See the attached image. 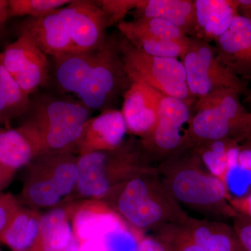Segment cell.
Segmentation results:
<instances>
[{
    "label": "cell",
    "instance_id": "40",
    "mask_svg": "<svg viewBox=\"0 0 251 251\" xmlns=\"http://www.w3.org/2000/svg\"><path fill=\"white\" fill-rule=\"evenodd\" d=\"M0 251H1V249H0Z\"/></svg>",
    "mask_w": 251,
    "mask_h": 251
},
{
    "label": "cell",
    "instance_id": "23",
    "mask_svg": "<svg viewBox=\"0 0 251 251\" xmlns=\"http://www.w3.org/2000/svg\"><path fill=\"white\" fill-rule=\"evenodd\" d=\"M41 214L39 211L21 207L0 233V242L11 251H32L40 233Z\"/></svg>",
    "mask_w": 251,
    "mask_h": 251
},
{
    "label": "cell",
    "instance_id": "37",
    "mask_svg": "<svg viewBox=\"0 0 251 251\" xmlns=\"http://www.w3.org/2000/svg\"><path fill=\"white\" fill-rule=\"evenodd\" d=\"M8 0H0V29L8 20Z\"/></svg>",
    "mask_w": 251,
    "mask_h": 251
},
{
    "label": "cell",
    "instance_id": "2",
    "mask_svg": "<svg viewBox=\"0 0 251 251\" xmlns=\"http://www.w3.org/2000/svg\"><path fill=\"white\" fill-rule=\"evenodd\" d=\"M156 169L165 187L181 207L216 221L231 219L235 214L224 181L208 171L193 148L175 153Z\"/></svg>",
    "mask_w": 251,
    "mask_h": 251
},
{
    "label": "cell",
    "instance_id": "8",
    "mask_svg": "<svg viewBox=\"0 0 251 251\" xmlns=\"http://www.w3.org/2000/svg\"><path fill=\"white\" fill-rule=\"evenodd\" d=\"M132 82L126 71L119 43V33L108 35L78 94V100L91 111L115 109Z\"/></svg>",
    "mask_w": 251,
    "mask_h": 251
},
{
    "label": "cell",
    "instance_id": "18",
    "mask_svg": "<svg viewBox=\"0 0 251 251\" xmlns=\"http://www.w3.org/2000/svg\"><path fill=\"white\" fill-rule=\"evenodd\" d=\"M73 232L82 244L98 237L120 219L103 201L85 200L68 203Z\"/></svg>",
    "mask_w": 251,
    "mask_h": 251
},
{
    "label": "cell",
    "instance_id": "7",
    "mask_svg": "<svg viewBox=\"0 0 251 251\" xmlns=\"http://www.w3.org/2000/svg\"><path fill=\"white\" fill-rule=\"evenodd\" d=\"M240 95L233 89L220 88L196 100L190 126L191 148L227 138L238 141L250 114L241 103Z\"/></svg>",
    "mask_w": 251,
    "mask_h": 251
},
{
    "label": "cell",
    "instance_id": "20",
    "mask_svg": "<svg viewBox=\"0 0 251 251\" xmlns=\"http://www.w3.org/2000/svg\"><path fill=\"white\" fill-rule=\"evenodd\" d=\"M137 18H161L179 27L186 35L196 37L194 1L138 0L133 11Z\"/></svg>",
    "mask_w": 251,
    "mask_h": 251
},
{
    "label": "cell",
    "instance_id": "12",
    "mask_svg": "<svg viewBox=\"0 0 251 251\" xmlns=\"http://www.w3.org/2000/svg\"><path fill=\"white\" fill-rule=\"evenodd\" d=\"M186 72L188 90L197 100L220 88H231L248 94L240 77L229 72L216 58L215 47L210 43L190 37L188 49L180 59Z\"/></svg>",
    "mask_w": 251,
    "mask_h": 251
},
{
    "label": "cell",
    "instance_id": "19",
    "mask_svg": "<svg viewBox=\"0 0 251 251\" xmlns=\"http://www.w3.org/2000/svg\"><path fill=\"white\" fill-rule=\"evenodd\" d=\"M99 49L51 57L50 80L53 79L62 92L77 95L97 61Z\"/></svg>",
    "mask_w": 251,
    "mask_h": 251
},
{
    "label": "cell",
    "instance_id": "4",
    "mask_svg": "<svg viewBox=\"0 0 251 251\" xmlns=\"http://www.w3.org/2000/svg\"><path fill=\"white\" fill-rule=\"evenodd\" d=\"M92 112L80 100L41 93L31 98L24 126L34 140L39 154L72 151L75 148Z\"/></svg>",
    "mask_w": 251,
    "mask_h": 251
},
{
    "label": "cell",
    "instance_id": "30",
    "mask_svg": "<svg viewBox=\"0 0 251 251\" xmlns=\"http://www.w3.org/2000/svg\"><path fill=\"white\" fill-rule=\"evenodd\" d=\"M232 227L244 251H251V219L236 212L231 218Z\"/></svg>",
    "mask_w": 251,
    "mask_h": 251
},
{
    "label": "cell",
    "instance_id": "29",
    "mask_svg": "<svg viewBox=\"0 0 251 251\" xmlns=\"http://www.w3.org/2000/svg\"><path fill=\"white\" fill-rule=\"evenodd\" d=\"M138 0H99V7L108 18L110 27L119 24L136 6Z\"/></svg>",
    "mask_w": 251,
    "mask_h": 251
},
{
    "label": "cell",
    "instance_id": "34",
    "mask_svg": "<svg viewBox=\"0 0 251 251\" xmlns=\"http://www.w3.org/2000/svg\"><path fill=\"white\" fill-rule=\"evenodd\" d=\"M15 173L0 164V192L10 184Z\"/></svg>",
    "mask_w": 251,
    "mask_h": 251
},
{
    "label": "cell",
    "instance_id": "1",
    "mask_svg": "<svg viewBox=\"0 0 251 251\" xmlns=\"http://www.w3.org/2000/svg\"><path fill=\"white\" fill-rule=\"evenodd\" d=\"M110 27L97 1L72 0L45 17L26 18L17 31L18 35L28 34L52 57L100 49Z\"/></svg>",
    "mask_w": 251,
    "mask_h": 251
},
{
    "label": "cell",
    "instance_id": "14",
    "mask_svg": "<svg viewBox=\"0 0 251 251\" xmlns=\"http://www.w3.org/2000/svg\"><path fill=\"white\" fill-rule=\"evenodd\" d=\"M214 42L221 64L236 76L251 77V18L238 15Z\"/></svg>",
    "mask_w": 251,
    "mask_h": 251
},
{
    "label": "cell",
    "instance_id": "24",
    "mask_svg": "<svg viewBox=\"0 0 251 251\" xmlns=\"http://www.w3.org/2000/svg\"><path fill=\"white\" fill-rule=\"evenodd\" d=\"M30 103L28 95L10 75L2 62L0 53V125L23 117Z\"/></svg>",
    "mask_w": 251,
    "mask_h": 251
},
{
    "label": "cell",
    "instance_id": "21",
    "mask_svg": "<svg viewBox=\"0 0 251 251\" xmlns=\"http://www.w3.org/2000/svg\"><path fill=\"white\" fill-rule=\"evenodd\" d=\"M39 155L37 145L27 128H0V164L16 172Z\"/></svg>",
    "mask_w": 251,
    "mask_h": 251
},
{
    "label": "cell",
    "instance_id": "9",
    "mask_svg": "<svg viewBox=\"0 0 251 251\" xmlns=\"http://www.w3.org/2000/svg\"><path fill=\"white\" fill-rule=\"evenodd\" d=\"M119 43L126 71L132 82L148 86L193 106L196 100L188 90L186 72L181 60L145 53L120 32Z\"/></svg>",
    "mask_w": 251,
    "mask_h": 251
},
{
    "label": "cell",
    "instance_id": "25",
    "mask_svg": "<svg viewBox=\"0 0 251 251\" xmlns=\"http://www.w3.org/2000/svg\"><path fill=\"white\" fill-rule=\"evenodd\" d=\"M119 32L124 37L143 36L149 39L181 41L189 39L179 27L161 18H137L130 21H122L117 25Z\"/></svg>",
    "mask_w": 251,
    "mask_h": 251
},
{
    "label": "cell",
    "instance_id": "28",
    "mask_svg": "<svg viewBox=\"0 0 251 251\" xmlns=\"http://www.w3.org/2000/svg\"><path fill=\"white\" fill-rule=\"evenodd\" d=\"M72 1V0H8V19L25 16L44 18Z\"/></svg>",
    "mask_w": 251,
    "mask_h": 251
},
{
    "label": "cell",
    "instance_id": "5",
    "mask_svg": "<svg viewBox=\"0 0 251 251\" xmlns=\"http://www.w3.org/2000/svg\"><path fill=\"white\" fill-rule=\"evenodd\" d=\"M153 167L133 138L115 150L78 155V179L69 202L102 201L117 185Z\"/></svg>",
    "mask_w": 251,
    "mask_h": 251
},
{
    "label": "cell",
    "instance_id": "10",
    "mask_svg": "<svg viewBox=\"0 0 251 251\" xmlns=\"http://www.w3.org/2000/svg\"><path fill=\"white\" fill-rule=\"evenodd\" d=\"M192 106L184 100L158 92V122L151 135L140 139L149 161L154 166L175 153L191 149Z\"/></svg>",
    "mask_w": 251,
    "mask_h": 251
},
{
    "label": "cell",
    "instance_id": "3",
    "mask_svg": "<svg viewBox=\"0 0 251 251\" xmlns=\"http://www.w3.org/2000/svg\"><path fill=\"white\" fill-rule=\"evenodd\" d=\"M100 201L140 232H153L188 216L165 187L156 166L117 185Z\"/></svg>",
    "mask_w": 251,
    "mask_h": 251
},
{
    "label": "cell",
    "instance_id": "13",
    "mask_svg": "<svg viewBox=\"0 0 251 251\" xmlns=\"http://www.w3.org/2000/svg\"><path fill=\"white\" fill-rule=\"evenodd\" d=\"M5 69L28 95L36 94L50 81V63L47 54L26 34L9 44L1 53Z\"/></svg>",
    "mask_w": 251,
    "mask_h": 251
},
{
    "label": "cell",
    "instance_id": "27",
    "mask_svg": "<svg viewBox=\"0 0 251 251\" xmlns=\"http://www.w3.org/2000/svg\"><path fill=\"white\" fill-rule=\"evenodd\" d=\"M143 237L142 232L120 219L95 239H99L103 251H137Z\"/></svg>",
    "mask_w": 251,
    "mask_h": 251
},
{
    "label": "cell",
    "instance_id": "16",
    "mask_svg": "<svg viewBox=\"0 0 251 251\" xmlns=\"http://www.w3.org/2000/svg\"><path fill=\"white\" fill-rule=\"evenodd\" d=\"M158 92L132 82L124 95L121 110L128 133L143 139L153 133L158 122Z\"/></svg>",
    "mask_w": 251,
    "mask_h": 251
},
{
    "label": "cell",
    "instance_id": "17",
    "mask_svg": "<svg viewBox=\"0 0 251 251\" xmlns=\"http://www.w3.org/2000/svg\"><path fill=\"white\" fill-rule=\"evenodd\" d=\"M196 39L210 43L228 29L239 15L237 0H195Z\"/></svg>",
    "mask_w": 251,
    "mask_h": 251
},
{
    "label": "cell",
    "instance_id": "11",
    "mask_svg": "<svg viewBox=\"0 0 251 251\" xmlns=\"http://www.w3.org/2000/svg\"><path fill=\"white\" fill-rule=\"evenodd\" d=\"M153 232L176 251H244L233 227L216 220L188 216L180 222L164 225Z\"/></svg>",
    "mask_w": 251,
    "mask_h": 251
},
{
    "label": "cell",
    "instance_id": "15",
    "mask_svg": "<svg viewBox=\"0 0 251 251\" xmlns=\"http://www.w3.org/2000/svg\"><path fill=\"white\" fill-rule=\"evenodd\" d=\"M128 133L121 110L109 109L91 117L85 124L75 153L78 155L99 151H110L125 141Z\"/></svg>",
    "mask_w": 251,
    "mask_h": 251
},
{
    "label": "cell",
    "instance_id": "6",
    "mask_svg": "<svg viewBox=\"0 0 251 251\" xmlns=\"http://www.w3.org/2000/svg\"><path fill=\"white\" fill-rule=\"evenodd\" d=\"M77 179V155L75 153H41L26 166L21 202L36 211L64 205L69 202Z\"/></svg>",
    "mask_w": 251,
    "mask_h": 251
},
{
    "label": "cell",
    "instance_id": "32",
    "mask_svg": "<svg viewBox=\"0 0 251 251\" xmlns=\"http://www.w3.org/2000/svg\"><path fill=\"white\" fill-rule=\"evenodd\" d=\"M137 251H176L174 247L156 234L143 236Z\"/></svg>",
    "mask_w": 251,
    "mask_h": 251
},
{
    "label": "cell",
    "instance_id": "33",
    "mask_svg": "<svg viewBox=\"0 0 251 251\" xmlns=\"http://www.w3.org/2000/svg\"><path fill=\"white\" fill-rule=\"evenodd\" d=\"M229 204L239 214L251 219V193L242 197H231L228 200Z\"/></svg>",
    "mask_w": 251,
    "mask_h": 251
},
{
    "label": "cell",
    "instance_id": "38",
    "mask_svg": "<svg viewBox=\"0 0 251 251\" xmlns=\"http://www.w3.org/2000/svg\"><path fill=\"white\" fill-rule=\"evenodd\" d=\"M245 140H251V112L249 114L247 125L244 127L240 136L238 138V141L239 143L245 141Z\"/></svg>",
    "mask_w": 251,
    "mask_h": 251
},
{
    "label": "cell",
    "instance_id": "26",
    "mask_svg": "<svg viewBox=\"0 0 251 251\" xmlns=\"http://www.w3.org/2000/svg\"><path fill=\"white\" fill-rule=\"evenodd\" d=\"M237 143V140L227 138L202 143L193 149L208 171L224 181L230 166L232 150Z\"/></svg>",
    "mask_w": 251,
    "mask_h": 251
},
{
    "label": "cell",
    "instance_id": "39",
    "mask_svg": "<svg viewBox=\"0 0 251 251\" xmlns=\"http://www.w3.org/2000/svg\"><path fill=\"white\" fill-rule=\"evenodd\" d=\"M246 101L248 102V103L251 104V91L249 92V93H248L247 99H246Z\"/></svg>",
    "mask_w": 251,
    "mask_h": 251
},
{
    "label": "cell",
    "instance_id": "35",
    "mask_svg": "<svg viewBox=\"0 0 251 251\" xmlns=\"http://www.w3.org/2000/svg\"><path fill=\"white\" fill-rule=\"evenodd\" d=\"M80 251H103L98 239H90L81 244Z\"/></svg>",
    "mask_w": 251,
    "mask_h": 251
},
{
    "label": "cell",
    "instance_id": "31",
    "mask_svg": "<svg viewBox=\"0 0 251 251\" xmlns=\"http://www.w3.org/2000/svg\"><path fill=\"white\" fill-rule=\"evenodd\" d=\"M21 208L20 202L14 196L0 193V233L7 227Z\"/></svg>",
    "mask_w": 251,
    "mask_h": 251
},
{
    "label": "cell",
    "instance_id": "22",
    "mask_svg": "<svg viewBox=\"0 0 251 251\" xmlns=\"http://www.w3.org/2000/svg\"><path fill=\"white\" fill-rule=\"evenodd\" d=\"M73 236L67 203L41 214L40 233L32 251H63Z\"/></svg>",
    "mask_w": 251,
    "mask_h": 251
},
{
    "label": "cell",
    "instance_id": "36",
    "mask_svg": "<svg viewBox=\"0 0 251 251\" xmlns=\"http://www.w3.org/2000/svg\"><path fill=\"white\" fill-rule=\"evenodd\" d=\"M239 14L251 18V0H237Z\"/></svg>",
    "mask_w": 251,
    "mask_h": 251
}]
</instances>
